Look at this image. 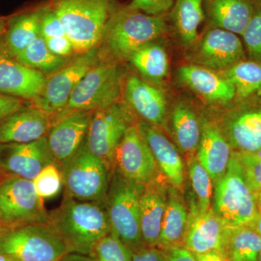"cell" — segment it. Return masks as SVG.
<instances>
[{
    "mask_svg": "<svg viewBox=\"0 0 261 261\" xmlns=\"http://www.w3.org/2000/svg\"><path fill=\"white\" fill-rule=\"evenodd\" d=\"M242 36L250 61L261 63V3H255L253 14Z\"/></svg>",
    "mask_w": 261,
    "mask_h": 261,
    "instance_id": "obj_38",
    "label": "cell"
},
{
    "mask_svg": "<svg viewBox=\"0 0 261 261\" xmlns=\"http://www.w3.org/2000/svg\"><path fill=\"white\" fill-rule=\"evenodd\" d=\"M77 56L47 77L42 93L31 101L32 106L45 113L51 122L65 107L84 75L100 61L99 47Z\"/></svg>",
    "mask_w": 261,
    "mask_h": 261,
    "instance_id": "obj_9",
    "label": "cell"
},
{
    "mask_svg": "<svg viewBox=\"0 0 261 261\" xmlns=\"http://www.w3.org/2000/svg\"><path fill=\"white\" fill-rule=\"evenodd\" d=\"M213 210L231 227L250 224L258 214L256 197L232 152L226 173L216 182Z\"/></svg>",
    "mask_w": 261,
    "mask_h": 261,
    "instance_id": "obj_8",
    "label": "cell"
},
{
    "mask_svg": "<svg viewBox=\"0 0 261 261\" xmlns=\"http://www.w3.org/2000/svg\"><path fill=\"white\" fill-rule=\"evenodd\" d=\"M255 3H261V0H255Z\"/></svg>",
    "mask_w": 261,
    "mask_h": 261,
    "instance_id": "obj_53",
    "label": "cell"
},
{
    "mask_svg": "<svg viewBox=\"0 0 261 261\" xmlns=\"http://www.w3.org/2000/svg\"><path fill=\"white\" fill-rule=\"evenodd\" d=\"M256 202L259 213H261V191L256 196Z\"/></svg>",
    "mask_w": 261,
    "mask_h": 261,
    "instance_id": "obj_50",
    "label": "cell"
},
{
    "mask_svg": "<svg viewBox=\"0 0 261 261\" xmlns=\"http://www.w3.org/2000/svg\"><path fill=\"white\" fill-rule=\"evenodd\" d=\"M167 29L162 16L118 8L108 22L102 43L116 59L128 61L135 51L162 37Z\"/></svg>",
    "mask_w": 261,
    "mask_h": 261,
    "instance_id": "obj_3",
    "label": "cell"
},
{
    "mask_svg": "<svg viewBox=\"0 0 261 261\" xmlns=\"http://www.w3.org/2000/svg\"><path fill=\"white\" fill-rule=\"evenodd\" d=\"M204 0H176L172 19L178 37L185 45L191 44L197 38L199 27L203 21Z\"/></svg>",
    "mask_w": 261,
    "mask_h": 261,
    "instance_id": "obj_27",
    "label": "cell"
},
{
    "mask_svg": "<svg viewBox=\"0 0 261 261\" xmlns=\"http://www.w3.org/2000/svg\"><path fill=\"white\" fill-rule=\"evenodd\" d=\"M132 261H168V259L154 247L144 246L132 251Z\"/></svg>",
    "mask_w": 261,
    "mask_h": 261,
    "instance_id": "obj_43",
    "label": "cell"
},
{
    "mask_svg": "<svg viewBox=\"0 0 261 261\" xmlns=\"http://www.w3.org/2000/svg\"><path fill=\"white\" fill-rule=\"evenodd\" d=\"M45 5L15 15L8 20L0 42L1 54L15 58L40 35L39 25Z\"/></svg>",
    "mask_w": 261,
    "mask_h": 261,
    "instance_id": "obj_22",
    "label": "cell"
},
{
    "mask_svg": "<svg viewBox=\"0 0 261 261\" xmlns=\"http://www.w3.org/2000/svg\"><path fill=\"white\" fill-rule=\"evenodd\" d=\"M0 174H1V173H0Z\"/></svg>",
    "mask_w": 261,
    "mask_h": 261,
    "instance_id": "obj_54",
    "label": "cell"
},
{
    "mask_svg": "<svg viewBox=\"0 0 261 261\" xmlns=\"http://www.w3.org/2000/svg\"><path fill=\"white\" fill-rule=\"evenodd\" d=\"M166 205L162 192L150 187L144 188L140 196V227L142 239L147 246L159 245Z\"/></svg>",
    "mask_w": 261,
    "mask_h": 261,
    "instance_id": "obj_26",
    "label": "cell"
},
{
    "mask_svg": "<svg viewBox=\"0 0 261 261\" xmlns=\"http://www.w3.org/2000/svg\"><path fill=\"white\" fill-rule=\"evenodd\" d=\"M24 106L23 99L0 93V121Z\"/></svg>",
    "mask_w": 261,
    "mask_h": 261,
    "instance_id": "obj_42",
    "label": "cell"
},
{
    "mask_svg": "<svg viewBox=\"0 0 261 261\" xmlns=\"http://www.w3.org/2000/svg\"><path fill=\"white\" fill-rule=\"evenodd\" d=\"M47 4L59 17L76 55L100 46L118 8L116 0H49Z\"/></svg>",
    "mask_w": 261,
    "mask_h": 261,
    "instance_id": "obj_2",
    "label": "cell"
},
{
    "mask_svg": "<svg viewBox=\"0 0 261 261\" xmlns=\"http://www.w3.org/2000/svg\"><path fill=\"white\" fill-rule=\"evenodd\" d=\"M8 228L9 227L5 224L4 220H3L2 215L0 214V235L3 234Z\"/></svg>",
    "mask_w": 261,
    "mask_h": 261,
    "instance_id": "obj_49",
    "label": "cell"
},
{
    "mask_svg": "<svg viewBox=\"0 0 261 261\" xmlns=\"http://www.w3.org/2000/svg\"><path fill=\"white\" fill-rule=\"evenodd\" d=\"M0 261H13L11 258L6 256V255H3L0 252Z\"/></svg>",
    "mask_w": 261,
    "mask_h": 261,
    "instance_id": "obj_51",
    "label": "cell"
},
{
    "mask_svg": "<svg viewBox=\"0 0 261 261\" xmlns=\"http://www.w3.org/2000/svg\"><path fill=\"white\" fill-rule=\"evenodd\" d=\"M51 118L32 105L0 121V144L29 143L47 137Z\"/></svg>",
    "mask_w": 261,
    "mask_h": 261,
    "instance_id": "obj_17",
    "label": "cell"
},
{
    "mask_svg": "<svg viewBox=\"0 0 261 261\" xmlns=\"http://www.w3.org/2000/svg\"><path fill=\"white\" fill-rule=\"evenodd\" d=\"M197 151V161L201 166L210 175L212 181H219L226 173L231 158L229 143L217 128L207 123L201 132Z\"/></svg>",
    "mask_w": 261,
    "mask_h": 261,
    "instance_id": "obj_23",
    "label": "cell"
},
{
    "mask_svg": "<svg viewBox=\"0 0 261 261\" xmlns=\"http://www.w3.org/2000/svg\"><path fill=\"white\" fill-rule=\"evenodd\" d=\"M94 111H79L53 122L47 136L57 166L71 159L85 143Z\"/></svg>",
    "mask_w": 261,
    "mask_h": 261,
    "instance_id": "obj_15",
    "label": "cell"
},
{
    "mask_svg": "<svg viewBox=\"0 0 261 261\" xmlns=\"http://www.w3.org/2000/svg\"><path fill=\"white\" fill-rule=\"evenodd\" d=\"M196 261H226V257L218 251H209L203 253L194 254Z\"/></svg>",
    "mask_w": 261,
    "mask_h": 261,
    "instance_id": "obj_45",
    "label": "cell"
},
{
    "mask_svg": "<svg viewBox=\"0 0 261 261\" xmlns=\"http://www.w3.org/2000/svg\"><path fill=\"white\" fill-rule=\"evenodd\" d=\"M189 216L186 207L174 194L170 196L163 217L158 246L171 249L184 238Z\"/></svg>",
    "mask_w": 261,
    "mask_h": 261,
    "instance_id": "obj_32",
    "label": "cell"
},
{
    "mask_svg": "<svg viewBox=\"0 0 261 261\" xmlns=\"http://www.w3.org/2000/svg\"><path fill=\"white\" fill-rule=\"evenodd\" d=\"M89 256L98 261H132V251L110 233L96 244Z\"/></svg>",
    "mask_w": 261,
    "mask_h": 261,
    "instance_id": "obj_35",
    "label": "cell"
},
{
    "mask_svg": "<svg viewBox=\"0 0 261 261\" xmlns=\"http://www.w3.org/2000/svg\"><path fill=\"white\" fill-rule=\"evenodd\" d=\"M184 243L187 250L198 254L218 251L226 257V247L231 226L213 209L204 214L196 211L188 219Z\"/></svg>",
    "mask_w": 261,
    "mask_h": 261,
    "instance_id": "obj_14",
    "label": "cell"
},
{
    "mask_svg": "<svg viewBox=\"0 0 261 261\" xmlns=\"http://www.w3.org/2000/svg\"><path fill=\"white\" fill-rule=\"evenodd\" d=\"M157 166L137 125H130L117 147L113 169L126 179L145 187L155 177Z\"/></svg>",
    "mask_w": 261,
    "mask_h": 261,
    "instance_id": "obj_12",
    "label": "cell"
},
{
    "mask_svg": "<svg viewBox=\"0 0 261 261\" xmlns=\"http://www.w3.org/2000/svg\"><path fill=\"white\" fill-rule=\"evenodd\" d=\"M252 228H253L255 231L261 236V213H258L256 218L254 219L251 224H249Z\"/></svg>",
    "mask_w": 261,
    "mask_h": 261,
    "instance_id": "obj_47",
    "label": "cell"
},
{
    "mask_svg": "<svg viewBox=\"0 0 261 261\" xmlns=\"http://www.w3.org/2000/svg\"><path fill=\"white\" fill-rule=\"evenodd\" d=\"M105 206L111 233L132 251L145 245L140 227V196L144 186L111 171Z\"/></svg>",
    "mask_w": 261,
    "mask_h": 261,
    "instance_id": "obj_4",
    "label": "cell"
},
{
    "mask_svg": "<svg viewBox=\"0 0 261 261\" xmlns=\"http://www.w3.org/2000/svg\"><path fill=\"white\" fill-rule=\"evenodd\" d=\"M39 34L44 39L63 37L65 35L61 20L46 3L39 25Z\"/></svg>",
    "mask_w": 261,
    "mask_h": 261,
    "instance_id": "obj_39",
    "label": "cell"
},
{
    "mask_svg": "<svg viewBox=\"0 0 261 261\" xmlns=\"http://www.w3.org/2000/svg\"><path fill=\"white\" fill-rule=\"evenodd\" d=\"M64 196L85 202L105 204L111 171L85 143L59 166Z\"/></svg>",
    "mask_w": 261,
    "mask_h": 261,
    "instance_id": "obj_6",
    "label": "cell"
},
{
    "mask_svg": "<svg viewBox=\"0 0 261 261\" xmlns=\"http://www.w3.org/2000/svg\"><path fill=\"white\" fill-rule=\"evenodd\" d=\"M125 96L130 107L144 121L154 126L162 123L166 116V99L161 89L132 75L127 80Z\"/></svg>",
    "mask_w": 261,
    "mask_h": 261,
    "instance_id": "obj_21",
    "label": "cell"
},
{
    "mask_svg": "<svg viewBox=\"0 0 261 261\" xmlns=\"http://www.w3.org/2000/svg\"><path fill=\"white\" fill-rule=\"evenodd\" d=\"M128 61L147 80L159 83L168 71V57L166 49L152 42L135 51Z\"/></svg>",
    "mask_w": 261,
    "mask_h": 261,
    "instance_id": "obj_28",
    "label": "cell"
},
{
    "mask_svg": "<svg viewBox=\"0 0 261 261\" xmlns=\"http://www.w3.org/2000/svg\"><path fill=\"white\" fill-rule=\"evenodd\" d=\"M188 166L189 176L198 202L196 211L200 214H204L211 209L213 193L212 179L197 159L190 160Z\"/></svg>",
    "mask_w": 261,
    "mask_h": 261,
    "instance_id": "obj_34",
    "label": "cell"
},
{
    "mask_svg": "<svg viewBox=\"0 0 261 261\" xmlns=\"http://www.w3.org/2000/svg\"><path fill=\"white\" fill-rule=\"evenodd\" d=\"M15 59L25 66L39 70L43 73H53L64 66L68 60L53 54L44 38L38 36Z\"/></svg>",
    "mask_w": 261,
    "mask_h": 261,
    "instance_id": "obj_33",
    "label": "cell"
},
{
    "mask_svg": "<svg viewBox=\"0 0 261 261\" xmlns=\"http://www.w3.org/2000/svg\"><path fill=\"white\" fill-rule=\"evenodd\" d=\"M241 166L245 181L254 195L261 191V149L255 152H232Z\"/></svg>",
    "mask_w": 261,
    "mask_h": 261,
    "instance_id": "obj_36",
    "label": "cell"
},
{
    "mask_svg": "<svg viewBox=\"0 0 261 261\" xmlns=\"http://www.w3.org/2000/svg\"><path fill=\"white\" fill-rule=\"evenodd\" d=\"M121 89L122 73L118 65L99 61L81 80L53 123L73 113L95 111L118 102Z\"/></svg>",
    "mask_w": 261,
    "mask_h": 261,
    "instance_id": "obj_7",
    "label": "cell"
},
{
    "mask_svg": "<svg viewBox=\"0 0 261 261\" xmlns=\"http://www.w3.org/2000/svg\"><path fill=\"white\" fill-rule=\"evenodd\" d=\"M174 0H132L125 8L153 16H162L172 8Z\"/></svg>",
    "mask_w": 261,
    "mask_h": 261,
    "instance_id": "obj_40",
    "label": "cell"
},
{
    "mask_svg": "<svg viewBox=\"0 0 261 261\" xmlns=\"http://www.w3.org/2000/svg\"><path fill=\"white\" fill-rule=\"evenodd\" d=\"M0 214L9 228L49 221V211L33 181L16 176L0 177Z\"/></svg>",
    "mask_w": 261,
    "mask_h": 261,
    "instance_id": "obj_10",
    "label": "cell"
},
{
    "mask_svg": "<svg viewBox=\"0 0 261 261\" xmlns=\"http://www.w3.org/2000/svg\"><path fill=\"white\" fill-rule=\"evenodd\" d=\"M137 127L168 181L173 187L181 188L185 179V166L175 146L153 124L142 121Z\"/></svg>",
    "mask_w": 261,
    "mask_h": 261,
    "instance_id": "obj_19",
    "label": "cell"
},
{
    "mask_svg": "<svg viewBox=\"0 0 261 261\" xmlns=\"http://www.w3.org/2000/svg\"><path fill=\"white\" fill-rule=\"evenodd\" d=\"M132 117L119 102L94 111L86 145L107 165L111 171L117 147L132 124Z\"/></svg>",
    "mask_w": 261,
    "mask_h": 261,
    "instance_id": "obj_11",
    "label": "cell"
},
{
    "mask_svg": "<svg viewBox=\"0 0 261 261\" xmlns=\"http://www.w3.org/2000/svg\"><path fill=\"white\" fill-rule=\"evenodd\" d=\"M59 261H98L89 255L77 253H67Z\"/></svg>",
    "mask_w": 261,
    "mask_h": 261,
    "instance_id": "obj_46",
    "label": "cell"
},
{
    "mask_svg": "<svg viewBox=\"0 0 261 261\" xmlns=\"http://www.w3.org/2000/svg\"><path fill=\"white\" fill-rule=\"evenodd\" d=\"M229 145L237 152H255L261 149V103L245 108L228 122Z\"/></svg>",
    "mask_w": 261,
    "mask_h": 261,
    "instance_id": "obj_25",
    "label": "cell"
},
{
    "mask_svg": "<svg viewBox=\"0 0 261 261\" xmlns=\"http://www.w3.org/2000/svg\"><path fill=\"white\" fill-rule=\"evenodd\" d=\"M257 261H261V251L260 252V255H259L258 260Z\"/></svg>",
    "mask_w": 261,
    "mask_h": 261,
    "instance_id": "obj_52",
    "label": "cell"
},
{
    "mask_svg": "<svg viewBox=\"0 0 261 261\" xmlns=\"http://www.w3.org/2000/svg\"><path fill=\"white\" fill-rule=\"evenodd\" d=\"M8 21L5 18H0V42H1L2 37L6 30Z\"/></svg>",
    "mask_w": 261,
    "mask_h": 261,
    "instance_id": "obj_48",
    "label": "cell"
},
{
    "mask_svg": "<svg viewBox=\"0 0 261 261\" xmlns=\"http://www.w3.org/2000/svg\"><path fill=\"white\" fill-rule=\"evenodd\" d=\"M178 75L182 83L210 102L226 103L236 97L234 87L227 79L205 67L184 65Z\"/></svg>",
    "mask_w": 261,
    "mask_h": 261,
    "instance_id": "obj_20",
    "label": "cell"
},
{
    "mask_svg": "<svg viewBox=\"0 0 261 261\" xmlns=\"http://www.w3.org/2000/svg\"><path fill=\"white\" fill-rule=\"evenodd\" d=\"M168 261H196L195 255L186 247H173L169 249Z\"/></svg>",
    "mask_w": 261,
    "mask_h": 261,
    "instance_id": "obj_44",
    "label": "cell"
},
{
    "mask_svg": "<svg viewBox=\"0 0 261 261\" xmlns=\"http://www.w3.org/2000/svg\"><path fill=\"white\" fill-rule=\"evenodd\" d=\"M38 195L43 200L56 197L63 188L59 168L56 164L48 165L33 180Z\"/></svg>",
    "mask_w": 261,
    "mask_h": 261,
    "instance_id": "obj_37",
    "label": "cell"
},
{
    "mask_svg": "<svg viewBox=\"0 0 261 261\" xmlns=\"http://www.w3.org/2000/svg\"><path fill=\"white\" fill-rule=\"evenodd\" d=\"M45 74L0 53V93L32 101L45 85Z\"/></svg>",
    "mask_w": 261,
    "mask_h": 261,
    "instance_id": "obj_18",
    "label": "cell"
},
{
    "mask_svg": "<svg viewBox=\"0 0 261 261\" xmlns=\"http://www.w3.org/2000/svg\"><path fill=\"white\" fill-rule=\"evenodd\" d=\"M245 56L243 42L237 34L214 28L202 38L194 58L201 66L225 70L244 61Z\"/></svg>",
    "mask_w": 261,
    "mask_h": 261,
    "instance_id": "obj_16",
    "label": "cell"
},
{
    "mask_svg": "<svg viewBox=\"0 0 261 261\" xmlns=\"http://www.w3.org/2000/svg\"><path fill=\"white\" fill-rule=\"evenodd\" d=\"M0 252L13 261H59L69 253L49 223L8 228L0 235Z\"/></svg>",
    "mask_w": 261,
    "mask_h": 261,
    "instance_id": "obj_5",
    "label": "cell"
},
{
    "mask_svg": "<svg viewBox=\"0 0 261 261\" xmlns=\"http://www.w3.org/2000/svg\"><path fill=\"white\" fill-rule=\"evenodd\" d=\"M261 236L250 225L231 227L226 247L228 261H257Z\"/></svg>",
    "mask_w": 261,
    "mask_h": 261,
    "instance_id": "obj_30",
    "label": "cell"
},
{
    "mask_svg": "<svg viewBox=\"0 0 261 261\" xmlns=\"http://www.w3.org/2000/svg\"><path fill=\"white\" fill-rule=\"evenodd\" d=\"M222 75L233 84L236 97L248 99L261 95V63L240 61L224 70Z\"/></svg>",
    "mask_w": 261,
    "mask_h": 261,
    "instance_id": "obj_31",
    "label": "cell"
},
{
    "mask_svg": "<svg viewBox=\"0 0 261 261\" xmlns=\"http://www.w3.org/2000/svg\"><path fill=\"white\" fill-rule=\"evenodd\" d=\"M205 1L207 18L213 27L243 35L255 10L252 0Z\"/></svg>",
    "mask_w": 261,
    "mask_h": 261,
    "instance_id": "obj_24",
    "label": "cell"
},
{
    "mask_svg": "<svg viewBox=\"0 0 261 261\" xmlns=\"http://www.w3.org/2000/svg\"><path fill=\"white\" fill-rule=\"evenodd\" d=\"M172 123L175 140L183 152L193 153L198 148L201 130L195 113L190 106L178 103L173 109Z\"/></svg>",
    "mask_w": 261,
    "mask_h": 261,
    "instance_id": "obj_29",
    "label": "cell"
},
{
    "mask_svg": "<svg viewBox=\"0 0 261 261\" xmlns=\"http://www.w3.org/2000/svg\"><path fill=\"white\" fill-rule=\"evenodd\" d=\"M48 223L69 253L90 255L96 244L111 233L105 204L65 196L58 207L49 211Z\"/></svg>",
    "mask_w": 261,
    "mask_h": 261,
    "instance_id": "obj_1",
    "label": "cell"
},
{
    "mask_svg": "<svg viewBox=\"0 0 261 261\" xmlns=\"http://www.w3.org/2000/svg\"><path fill=\"white\" fill-rule=\"evenodd\" d=\"M48 49L58 57L66 58L74 53L73 44L66 35L44 39Z\"/></svg>",
    "mask_w": 261,
    "mask_h": 261,
    "instance_id": "obj_41",
    "label": "cell"
},
{
    "mask_svg": "<svg viewBox=\"0 0 261 261\" xmlns=\"http://www.w3.org/2000/svg\"><path fill=\"white\" fill-rule=\"evenodd\" d=\"M56 164L47 137L29 143L0 144V173L33 180L48 165Z\"/></svg>",
    "mask_w": 261,
    "mask_h": 261,
    "instance_id": "obj_13",
    "label": "cell"
}]
</instances>
